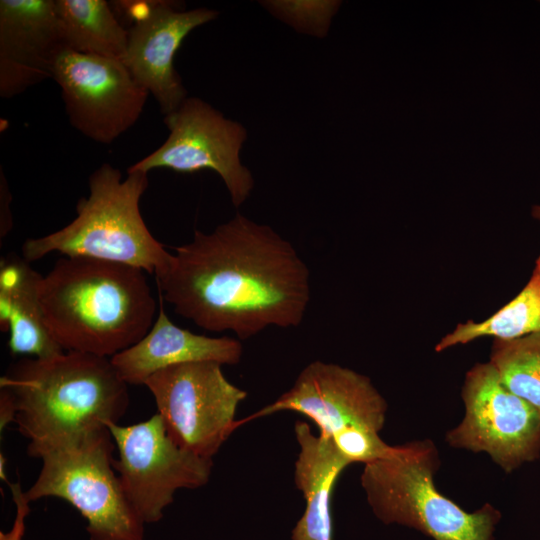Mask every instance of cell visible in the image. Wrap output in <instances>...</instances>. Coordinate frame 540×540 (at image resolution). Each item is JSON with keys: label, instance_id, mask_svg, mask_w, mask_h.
Instances as JSON below:
<instances>
[{"label": "cell", "instance_id": "6da1fadb", "mask_svg": "<svg viewBox=\"0 0 540 540\" xmlns=\"http://www.w3.org/2000/svg\"><path fill=\"white\" fill-rule=\"evenodd\" d=\"M155 278L178 315L241 340L299 326L311 298L310 271L294 246L239 213L210 233L195 230Z\"/></svg>", "mask_w": 540, "mask_h": 540}, {"label": "cell", "instance_id": "7a4b0ae2", "mask_svg": "<svg viewBox=\"0 0 540 540\" xmlns=\"http://www.w3.org/2000/svg\"><path fill=\"white\" fill-rule=\"evenodd\" d=\"M47 328L64 351L111 358L152 327L157 302L140 268L64 256L39 282Z\"/></svg>", "mask_w": 540, "mask_h": 540}, {"label": "cell", "instance_id": "3957f363", "mask_svg": "<svg viewBox=\"0 0 540 540\" xmlns=\"http://www.w3.org/2000/svg\"><path fill=\"white\" fill-rule=\"evenodd\" d=\"M0 388L13 399L14 423L34 458L93 428L118 423L129 406L128 384L110 358L77 351L22 358L0 378Z\"/></svg>", "mask_w": 540, "mask_h": 540}, {"label": "cell", "instance_id": "277c9868", "mask_svg": "<svg viewBox=\"0 0 540 540\" xmlns=\"http://www.w3.org/2000/svg\"><path fill=\"white\" fill-rule=\"evenodd\" d=\"M148 173L102 164L89 177V194L76 206V217L48 235L27 238L22 257L28 262L50 253L87 257L134 266L156 274L166 267L168 252L149 231L140 211Z\"/></svg>", "mask_w": 540, "mask_h": 540}, {"label": "cell", "instance_id": "5b68a950", "mask_svg": "<svg viewBox=\"0 0 540 540\" xmlns=\"http://www.w3.org/2000/svg\"><path fill=\"white\" fill-rule=\"evenodd\" d=\"M439 465L429 439L393 446L386 457L366 464L360 481L375 516L434 540H493L500 512L485 504L470 513L441 494L434 484Z\"/></svg>", "mask_w": 540, "mask_h": 540}, {"label": "cell", "instance_id": "8992f818", "mask_svg": "<svg viewBox=\"0 0 540 540\" xmlns=\"http://www.w3.org/2000/svg\"><path fill=\"white\" fill-rule=\"evenodd\" d=\"M115 443L99 426L53 445L38 456L40 472L25 491L31 503L56 497L87 520L90 540H144V522L136 513L114 469Z\"/></svg>", "mask_w": 540, "mask_h": 540}, {"label": "cell", "instance_id": "52a82bcc", "mask_svg": "<svg viewBox=\"0 0 540 540\" xmlns=\"http://www.w3.org/2000/svg\"><path fill=\"white\" fill-rule=\"evenodd\" d=\"M144 385L153 395L169 437L208 459L237 428L236 411L247 397L215 362L170 366L154 373Z\"/></svg>", "mask_w": 540, "mask_h": 540}, {"label": "cell", "instance_id": "ba28073f", "mask_svg": "<svg viewBox=\"0 0 540 540\" xmlns=\"http://www.w3.org/2000/svg\"><path fill=\"white\" fill-rule=\"evenodd\" d=\"M118 452L114 469L132 507L144 523L161 520L179 489L209 481L213 460L178 446L158 413L129 426H108Z\"/></svg>", "mask_w": 540, "mask_h": 540}, {"label": "cell", "instance_id": "9c48e42d", "mask_svg": "<svg viewBox=\"0 0 540 540\" xmlns=\"http://www.w3.org/2000/svg\"><path fill=\"white\" fill-rule=\"evenodd\" d=\"M462 400L464 418L446 434L450 446L486 452L507 473L540 457V414L501 382L490 362L466 373Z\"/></svg>", "mask_w": 540, "mask_h": 540}, {"label": "cell", "instance_id": "30bf717a", "mask_svg": "<svg viewBox=\"0 0 540 540\" xmlns=\"http://www.w3.org/2000/svg\"><path fill=\"white\" fill-rule=\"evenodd\" d=\"M164 123L170 132L167 140L127 171L148 173L167 168L191 174L212 170L222 178L234 206L244 203L254 186L250 171L239 158L246 139L244 127L195 97L186 98L176 110L164 115Z\"/></svg>", "mask_w": 540, "mask_h": 540}, {"label": "cell", "instance_id": "8fae6325", "mask_svg": "<svg viewBox=\"0 0 540 540\" xmlns=\"http://www.w3.org/2000/svg\"><path fill=\"white\" fill-rule=\"evenodd\" d=\"M52 78L70 124L101 144L112 143L137 122L149 95L121 59L67 48L57 56Z\"/></svg>", "mask_w": 540, "mask_h": 540}, {"label": "cell", "instance_id": "7c38bea8", "mask_svg": "<svg viewBox=\"0 0 540 540\" xmlns=\"http://www.w3.org/2000/svg\"><path fill=\"white\" fill-rule=\"evenodd\" d=\"M286 410L310 418L320 435L331 438L350 427L379 433L385 424L387 403L367 376L335 363L315 360L302 369L293 386L274 402L237 420V428Z\"/></svg>", "mask_w": 540, "mask_h": 540}, {"label": "cell", "instance_id": "4fadbf2b", "mask_svg": "<svg viewBox=\"0 0 540 540\" xmlns=\"http://www.w3.org/2000/svg\"><path fill=\"white\" fill-rule=\"evenodd\" d=\"M172 1H156L153 8L128 29L122 61L135 80L152 94L167 115L187 98L174 67L175 54L187 35L218 16L207 8L179 10Z\"/></svg>", "mask_w": 540, "mask_h": 540}, {"label": "cell", "instance_id": "5bb4252c", "mask_svg": "<svg viewBox=\"0 0 540 540\" xmlns=\"http://www.w3.org/2000/svg\"><path fill=\"white\" fill-rule=\"evenodd\" d=\"M64 48L54 0H1L0 96L15 97L52 78Z\"/></svg>", "mask_w": 540, "mask_h": 540}, {"label": "cell", "instance_id": "9a60e30c", "mask_svg": "<svg viewBox=\"0 0 540 540\" xmlns=\"http://www.w3.org/2000/svg\"><path fill=\"white\" fill-rule=\"evenodd\" d=\"M159 309L149 331L134 345L110 358L120 378L127 384L144 385L159 370L192 362L236 365L243 347L238 339L210 337L183 329L172 322L159 296Z\"/></svg>", "mask_w": 540, "mask_h": 540}, {"label": "cell", "instance_id": "2e32d148", "mask_svg": "<svg viewBox=\"0 0 540 540\" xmlns=\"http://www.w3.org/2000/svg\"><path fill=\"white\" fill-rule=\"evenodd\" d=\"M299 445L294 483L305 499V510L291 533L292 540H333L331 497L335 483L351 463L332 439L315 435L306 422L294 425Z\"/></svg>", "mask_w": 540, "mask_h": 540}, {"label": "cell", "instance_id": "e0dca14e", "mask_svg": "<svg viewBox=\"0 0 540 540\" xmlns=\"http://www.w3.org/2000/svg\"><path fill=\"white\" fill-rule=\"evenodd\" d=\"M42 275L22 256L9 254L0 262V327L8 332L14 356L49 358L63 348L46 326L40 300Z\"/></svg>", "mask_w": 540, "mask_h": 540}, {"label": "cell", "instance_id": "ac0fdd59", "mask_svg": "<svg viewBox=\"0 0 540 540\" xmlns=\"http://www.w3.org/2000/svg\"><path fill=\"white\" fill-rule=\"evenodd\" d=\"M65 48L72 51L122 59L128 29L104 0H54Z\"/></svg>", "mask_w": 540, "mask_h": 540}, {"label": "cell", "instance_id": "d6986e66", "mask_svg": "<svg viewBox=\"0 0 540 540\" xmlns=\"http://www.w3.org/2000/svg\"><path fill=\"white\" fill-rule=\"evenodd\" d=\"M534 333H540V271L536 268L514 299L484 321L469 320L458 324L440 339L435 351L442 352L484 336L512 340Z\"/></svg>", "mask_w": 540, "mask_h": 540}, {"label": "cell", "instance_id": "ffe728a7", "mask_svg": "<svg viewBox=\"0 0 540 540\" xmlns=\"http://www.w3.org/2000/svg\"><path fill=\"white\" fill-rule=\"evenodd\" d=\"M489 362L501 382L540 414V333L495 339Z\"/></svg>", "mask_w": 540, "mask_h": 540}, {"label": "cell", "instance_id": "44dd1931", "mask_svg": "<svg viewBox=\"0 0 540 540\" xmlns=\"http://www.w3.org/2000/svg\"><path fill=\"white\" fill-rule=\"evenodd\" d=\"M334 445L351 464L364 465L386 457L393 446L386 444L378 432L359 427L346 428L331 437Z\"/></svg>", "mask_w": 540, "mask_h": 540}, {"label": "cell", "instance_id": "7402d4cb", "mask_svg": "<svg viewBox=\"0 0 540 540\" xmlns=\"http://www.w3.org/2000/svg\"><path fill=\"white\" fill-rule=\"evenodd\" d=\"M9 487L16 506V515L11 529L7 532H0V540H23L25 519L30 512V502L25 496L20 481L9 483Z\"/></svg>", "mask_w": 540, "mask_h": 540}, {"label": "cell", "instance_id": "603a6c76", "mask_svg": "<svg viewBox=\"0 0 540 540\" xmlns=\"http://www.w3.org/2000/svg\"><path fill=\"white\" fill-rule=\"evenodd\" d=\"M0 243L5 239L13 226L10 203L12 200L4 173H0Z\"/></svg>", "mask_w": 540, "mask_h": 540}, {"label": "cell", "instance_id": "cb8c5ba5", "mask_svg": "<svg viewBox=\"0 0 540 540\" xmlns=\"http://www.w3.org/2000/svg\"><path fill=\"white\" fill-rule=\"evenodd\" d=\"M16 410L10 393L0 388V430L15 421Z\"/></svg>", "mask_w": 540, "mask_h": 540}, {"label": "cell", "instance_id": "d4e9b609", "mask_svg": "<svg viewBox=\"0 0 540 540\" xmlns=\"http://www.w3.org/2000/svg\"><path fill=\"white\" fill-rule=\"evenodd\" d=\"M5 466H6V459L3 456V454H1V456H0V477H1V480H4L5 482H7Z\"/></svg>", "mask_w": 540, "mask_h": 540}, {"label": "cell", "instance_id": "484cf974", "mask_svg": "<svg viewBox=\"0 0 540 540\" xmlns=\"http://www.w3.org/2000/svg\"><path fill=\"white\" fill-rule=\"evenodd\" d=\"M532 216L540 221V205H534L532 207Z\"/></svg>", "mask_w": 540, "mask_h": 540}, {"label": "cell", "instance_id": "4316f807", "mask_svg": "<svg viewBox=\"0 0 540 540\" xmlns=\"http://www.w3.org/2000/svg\"><path fill=\"white\" fill-rule=\"evenodd\" d=\"M535 268L540 271V256L535 261Z\"/></svg>", "mask_w": 540, "mask_h": 540}]
</instances>
